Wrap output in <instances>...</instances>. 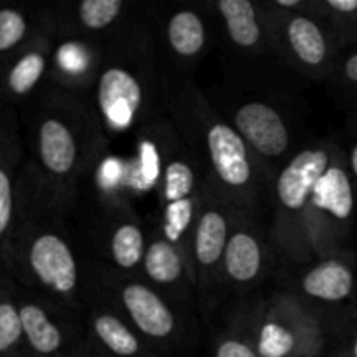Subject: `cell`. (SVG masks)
<instances>
[{"label": "cell", "mask_w": 357, "mask_h": 357, "mask_svg": "<svg viewBox=\"0 0 357 357\" xmlns=\"http://www.w3.org/2000/svg\"><path fill=\"white\" fill-rule=\"evenodd\" d=\"M23 146L13 108L0 105V272L21 215Z\"/></svg>", "instance_id": "6da1fadb"}, {"label": "cell", "mask_w": 357, "mask_h": 357, "mask_svg": "<svg viewBox=\"0 0 357 357\" xmlns=\"http://www.w3.org/2000/svg\"><path fill=\"white\" fill-rule=\"evenodd\" d=\"M31 146L37 176L54 185L75 171L79 146L73 129L54 108L42 107L31 122Z\"/></svg>", "instance_id": "7a4b0ae2"}, {"label": "cell", "mask_w": 357, "mask_h": 357, "mask_svg": "<svg viewBox=\"0 0 357 357\" xmlns=\"http://www.w3.org/2000/svg\"><path fill=\"white\" fill-rule=\"evenodd\" d=\"M101 117L112 129H128L138 117L145 100L143 84L128 66L108 65L101 72L96 91Z\"/></svg>", "instance_id": "3957f363"}, {"label": "cell", "mask_w": 357, "mask_h": 357, "mask_svg": "<svg viewBox=\"0 0 357 357\" xmlns=\"http://www.w3.org/2000/svg\"><path fill=\"white\" fill-rule=\"evenodd\" d=\"M49 66V40L44 30L0 66V105L30 98L40 86Z\"/></svg>", "instance_id": "277c9868"}, {"label": "cell", "mask_w": 357, "mask_h": 357, "mask_svg": "<svg viewBox=\"0 0 357 357\" xmlns=\"http://www.w3.org/2000/svg\"><path fill=\"white\" fill-rule=\"evenodd\" d=\"M330 166V153L324 149H307L293 157L278 178L279 204L291 213L305 208Z\"/></svg>", "instance_id": "5b68a950"}, {"label": "cell", "mask_w": 357, "mask_h": 357, "mask_svg": "<svg viewBox=\"0 0 357 357\" xmlns=\"http://www.w3.org/2000/svg\"><path fill=\"white\" fill-rule=\"evenodd\" d=\"M236 131L260 155L281 157L289 146V131L275 108L260 101H250L234 114Z\"/></svg>", "instance_id": "8992f818"}, {"label": "cell", "mask_w": 357, "mask_h": 357, "mask_svg": "<svg viewBox=\"0 0 357 357\" xmlns=\"http://www.w3.org/2000/svg\"><path fill=\"white\" fill-rule=\"evenodd\" d=\"M209 160L216 176L232 188H243L251 181V160L248 143L225 122H211L206 131Z\"/></svg>", "instance_id": "52a82bcc"}, {"label": "cell", "mask_w": 357, "mask_h": 357, "mask_svg": "<svg viewBox=\"0 0 357 357\" xmlns=\"http://www.w3.org/2000/svg\"><path fill=\"white\" fill-rule=\"evenodd\" d=\"M195 176L190 164L171 160L164 173V236L171 244L178 243L194 218Z\"/></svg>", "instance_id": "ba28073f"}, {"label": "cell", "mask_w": 357, "mask_h": 357, "mask_svg": "<svg viewBox=\"0 0 357 357\" xmlns=\"http://www.w3.org/2000/svg\"><path fill=\"white\" fill-rule=\"evenodd\" d=\"M121 298L132 323L143 335L162 340L173 335L174 316L164 300L145 284H128L121 289Z\"/></svg>", "instance_id": "9c48e42d"}, {"label": "cell", "mask_w": 357, "mask_h": 357, "mask_svg": "<svg viewBox=\"0 0 357 357\" xmlns=\"http://www.w3.org/2000/svg\"><path fill=\"white\" fill-rule=\"evenodd\" d=\"M16 288L26 347L33 352V356L58 357L65 344L61 328L40 300L26 295V291H23L17 284Z\"/></svg>", "instance_id": "30bf717a"}, {"label": "cell", "mask_w": 357, "mask_h": 357, "mask_svg": "<svg viewBox=\"0 0 357 357\" xmlns=\"http://www.w3.org/2000/svg\"><path fill=\"white\" fill-rule=\"evenodd\" d=\"M302 288L305 295L323 302H340L351 295L354 275L342 261H324L303 275Z\"/></svg>", "instance_id": "8fae6325"}, {"label": "cell", "mask_w": 357, "mask_h": 357, "mask_svg": "<svg viewBox=\"0 0 357 357\" xmlns=\"http://www.w3.org/2000/svg\"><path fill=\"white\" fill-rule=\"evenodd\" d=\"M17 288L7 272H0V357H14L24 347Z\"/></svg>", "instance_id": "7c38bea8"}, {"label": "cell", "mask_w": 357, "mask_h": 357, "mask_svg": "<svg viewBox=\"0 0 357 357\" xmlns=\"http://www.w3.org/2000/svg\"><path fill=\"white\" fill-rule=\"evenodd\" d=\"M223 261L230 279L237 282L253 281L260 274L264 261L260 243L250 232H234L227 243Z\"/></svg>", "instance_id": "4fadbf2b"}, {"label": "cell", "mask_w": 357, "mask_h": 357, "mask_svg": "<svg viewBox=\"0 0 357 357\" xmlns=\"http://www.w3.org/2000/svg\"><path fill=\"white\" fill-rule=\"evenodd\" d=\"M40 30L23 7L0 6V66L26 47Z\"/></svg>", "instance_id": "5bb4252c"}, {"label": "cell", "mask_w": 357, "mask_h": 357, "mask_svg": "<svg viewBox=\"0 0 357 357\" xmlns=\"http://www.w3.org/2000/svg\"><path fill=\"white\" fill-rule=\"evenodd\" d=\"M312 202L337 220H349L354 209V195L347 173L340 166H330L321 178Z\"/></svg>", "instance_id": "9a60e30c"}, {"label": "cell", "mask_w": 357, "mask_h": 357, "mask_svg": "<svg viewBox=\"0 0 357 357\" xmlns=\"http://www.w3.org/2000/svg\"><path fill=\"white\" fill-rule=\"evenodd\" d=\"M229 243V225L223 213L206 209L195 229V258L202 267H213L225 255Z\"/></svg>", "instance_id": "2e32d148"}, {"label": "cell", "mask_w": 357, "mask_h": 357, "mask_svg": "<svg viewBox=\"0 0 357 357\" xmlns=\"http://www.w3.org/2000/svg\"><path fill=\"white\" fill-rule=\"evenodd\" d=\"M218 10L225 20L227 31L234 44L250 49L260 42L261 28L250 0H220Z\"/></svg>", "instance_id": "e0dca14e"}, {"label": "cell", "mask_w": 357, "mask_h": 357, "mask_svg": "<svg viewBox=\"0 0 357 357\" xmlns=\"http://www.w3.org/2000/svg\"><path fill=\"white\" fill-rule=\"evenodd\" d=\"M288 40L295 54L307 66L323 65L328 56V44L316 21L305 16L293 17L286 28Z\"/></svg>", "instance_id": "ac0fdd59"}, {"label": "cell", "mask_w": 357, "mask_h": 357, "mask_svg": "<svg viewBox=\"0 0 357 357\" xmlns=\"http://www.w3.org/2000/svg\"><path fill=\"white\" fill-rule=\"evenodd\" d=\"M167 40L178 56L194 58L206 45V26L195 10H178L167 23Z\"/></svg>", "instance_id": "d6986e66"}, {"label": "cell", "mask_w": 357, "mask_h": 357, "mask_svg": "<svg viewBox=\"0 0 357 357\" xmlns=\"http://www.w3.org/2000/svg\"><path fill=\"white\" fill-rule=\"evenodd\" d=\"M93 330L112 356L138 357L142 354V344L136 335L114 314H98L93 319Z\"/></svg>", "instance_id": "ffe728a7"}, {"label": "cell", "mask_w": 357, "mask_h": 357, "mask_svg": "<svg viewBox=\"0 0 357 357\" xmlns=\"http://www.w3.org/2000/svg\"><path fill=\"white\" fill-rule=\"evenodd\" d=\"M146 275L159 284H173L181 275V258L169 241H153L145 251Z\"/></svg>", "instance_id": "44dd1931"}, {"label": "cell", "mask_w": 357, "mask_h": 357, "mask_svg": "<svg viewBox=\"0 0 357 357\" xmlns=\"http://www.w3.org/2000/svg\"><path fill=\"white\" fill-rule=\"evenodd\" d=\"M112 258L121 268H135L145 258V239L139 225L124 222L115 229L110 243Z\"/></svg>", "instance_id": "7402d4cb"}, {"label": "cell", "mask_w": 357, "mask_h": 357, "mask_svg": "<svg viewBox=\"0 0 357 357\" xmlns=\"http://www.w3.org/2000/svg\"><path fill=\"white\" fill-rule=\"evenodd\" d=\"M298 349L296 337L284 324L271 323L264 324L258 335L257 352L260 357H291Z\"/></svg>", "instance_id": "603a6c76"}, {"label": "cell", "mask_w": 357, "mask_h": 357, "mask_svg": "<svg viewBox=\"0 0 357 357\" xmlns=\"http://www.w3.org/2000/svg\"><path fill=\"white\" fill-rule=\"evenodd\" d=\"M122 9V0H84L79 6V20L89 30H103L117 20Z\"/></svg>", "instance_id": "cb8c5ba5"}, {"label": "cell", "mask_w": 357, "mask_h": 357, "mask_svg": "<svg viewBox=\"0 0 357 357\" xmlns=\"http://www.w3.org/2000/svg\"><path fill=\"white\" fill-rule=\"evenodd\" d=\"M215 357H260L257 349L250 347L244 342L236 340V338H227V340L220 342L216 347Z\"/></svg>", "instance_id": "d4e9b609"}, {"label": "cell", "mask_w": 357, "mask_h": 357, "mask_svg": "<svg viewBox=\"0 0 357 357\" xmlns=\"http://www.w3.org/2000/svg\"><path fill=\"white\" fill-rule=\"evenodd\" d=\"M328 6L342 14H352L357 10V0H328Z\"/></svg>", "instance_id": "484cf974"}, {"label": "cell", "mask_w": 357, "mask_h": 357, "mask_svg": "<svg viewBox=\"0 0 357 357\" xmlns=\"http://www.w3.org/2000/svg\"><path fill=\"white\" fill-rule=\"evenodd\" d=\"M344 72L345 77H347L351 82L357 84V52H354V54L347 59V63H345L344 66Z\"/></svg>", "instance_id": "4316f807"}, {"label": "cell", "mask_w": 357, "mask_h": 357, "mask_svg": "<svg viewBox=\"0 0 357 357\" xmlns=\"http://www.w3.org/2000/svg\"><path fill=\"white\" fill-rule=\"evenodd\" d=\"M275 3L282 9H293V7H298L302 2L300 0H275Z\"/></svg>", "instance_id": "83f0119b"}, {"label": "cell", "mask_w": 357, "mask_h": 357, "mask_svg": "<svg viewBox=\"0 0 357 357\" xmlns=\"http://www.w3.org/2000/svg\"><path fill=\"white\" fill-rule=\"evenodd\" d=\"M351 166H352V171H354L357 176V145L354 146V150H352L351 153Z\"/></svg>", "instance_id": "f1b7e54d"}, {"label": "cell", "mask_w": 357, "mask_h": 357, "mask_svg": "<svg viewBox=\"0 0 357 357\" xmlns=\"http://www.w3.org/2000/svg\"><path fill=\"white\" fill-rule=\"evenodd\" d=\"M351 357H357V337H356L354 344H352V349H351Z\"/></svg>", "instance_id": "f546056e"}, {"label": "cell", "mask_w": 357, "mask_h": 357, "mask_svg": "<svg viewBox=\"0 0 357 357\" xmlns=\"http://www.w3.org/2000/svg\"><path fill=\"white\" fill-rule=\"evenodd\" d=\"M31 357H49V356H31Z\"/></svg>", "instance_id": "4dcf8cb0"}]
</instances>
